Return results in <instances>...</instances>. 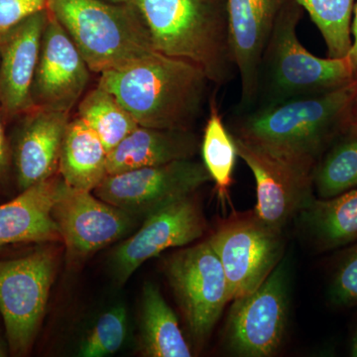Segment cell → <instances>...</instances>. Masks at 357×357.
I'll return each instance as SVG.
<instances>
[{
    "instance_id": "6da1fadb",
    "label": "cell",
    "mask_w": 357,
    "mask_h": 357,
    "mask_svg": "<svg viewBox=\"0 0 357 357\" xmlns=\"http://www.w3.org/2000/svg\"><path fill=\"white\" fill-rule=\"evenodd\" d=\"M357 79L321 95L236 114L230 133L311 176L317 162L352 119Z\"/></svg>"
},
{
    "instance_id": "7a4b0ae2",
    "label": "cell",
    "mask_w": 357,
    "mask_h": 357,
    "mask_svg": "<svg viewBox=\"0 0 357 357\" xmlns=\"http://www.w3.org/2000/svg\"><path fill=\"white\" fill-rule=\"evenodd\" d=\"M210 83L197 66L154 51L102 73L98 86L112 93L140 126L192 130Z\"/></svg>"
},
{
    "instance_id": "3957f363",
    "label": "cell",
    "mask_w": 357,
    "mask_h": 357,
    "mask_svg": "<svg viewBox=\"0 0 357 357\" xmlns=\"http://www.w3.org/2000/svg\"><path fill=\"white\" fill-rule=\"evenodd\" d=\"M155 50L192 63L211 83L234 79L227 0H133Z\"/></svg>"
},
{
    "instance_id": "277c9868",
    "label": "cell",
    "mask_w": 357,
    "mask_h": 357,
    "mask_svg": "<svg viewBox=\"0 0 357 357\" xmlns=\"http://www.w3.org/2000/svg\"><path fill=\"white\" fill-rule=\"evenodd\" d=\"M302 14L295 0L282 7L260 60L253 107L321 95L356 79L349 56L319 58L303 46L297 33Z\"/></svg>"
},
{
    "instance_id": "5b68a950",
    "label": "cell",
    "mask_w": 357,
    "mask_h": 357,
    "mask_svg": "<svg viewBox=\"0 0 357 357\" xmlns=\"http://www.w3.org/2000/svg\"><path fill=\"white\" fill-rule=\"evenodd\" d=\"M47 9L76 45L91 73L119 69L156 51L133 2L50 0Z\"/></svg>"
},
{
    "instance_id": "8992f818",
    "label": "cell",
    "mask_w": 357,
    "mask_h": 357,
    "mask_svg": "<svg viewBox=\"0 0 357 357\" xmlns=\"http://www.w3.org/2000/svg\"><path fill=\"white\" fill-rule=\"evenodd\" d=\"M208 241L225 270L230 303L259 287L283 257L282 229L255 210L222 220Z\"/></svg>"
},
{
    "instance_id": "52a82bcc",
    "label": "cell",
    "mask_w": 357,
    "mask_h": 357,
    "mask_svg": "<svg viewBox=\"0 0 357 357\" xmlns=\"http://www.w3.org/2000/svg\"><path fill=\"white\" fill-rule=\"evenodd\" d=\"M56 270L55 252L37 249L0 261V314L11 354H29L43 321Z\"/></svg>"
},
{
    "instance_id": "ba28073f",
    "label": "cell",
    "mask_w": 357,
    "mask_h": 357,
    "mask_svg": "<svg viewBox=\"0 0 357 357\" xmlns=\"http://www.w3.org/2000/svg\"><path fill=\"white\" fill-rule=\"evenodd\" d=\"M164 268L192 340L204 344L230 303L220 258L206 239L169 256Z\"/></svg>"
},
{
    "instance_id": "9c48e42d",
    "label": "cell",
    "mask_w": 357,
    "mask_h": 357,
    "mask_svg": "<svg viewBox=\"0 0 357 357\" xmlns=\"http://www.w3.org/2000/svg\"><path fill=\"white\" fill-rule=\"evenodd\" d=\"M288 294V267L284 259L259 287L232 302L225 328V342L232 354L243 357L276 354L287 326Z\"/></svg>"
},
{
    "instance_id": "30bf717a",
    "label": "cell",
    "mask_w": 357,
    "mask_h": 357,
    "mask_svg": "<svg viewBox=\"0 0 357 357\" xmlns=\"http://www.w3.org/2000/svg\"><path fill=\"white\" fill-rule=\"evenodd\" d=\"M210 182L203 162L192 158L107 175L93 192L134 217L145 218Z\"/></svg>"
},
{
    "instance_id": "8fae6325",
    "label": "cell",
    "mask_w": 357,
    "mask_h": 357,
    "mask_svg": "<svg viewBox=\"0 0 357 357\" xmlns=\"http://www.w3.org/2000/svg\"><path fill=\"white\" fill-rule=\"evenodd\" d=\"M52 217L65 244L68 262L75 265L121 241L137 225V218L128 211L65 182L52 208Z\"/></svg>"
},
{
    "instance_id": "7c38bea8",
    "label": "cell",
    "mask_w": 357,
    "mask_h": 357,
    "mask_svg": "<svg viewBox=\"0 0 357 357\" xmlns=\"http://www.w3.org/2000/svg\"><path fill=\"white\" fill-rule=\"evenodd\" d=\"M208 229L194 195L150 213L135 234L124 239L109 257L112 276L123 285L143 264L170 248L198 241Z\"/></svg>"
},
{
    "instance_id": "4fadbf2b",
    "label": "cell",
    "mask_w": 357,
    "mask_h": 357,
    "mask_svg": "<svg viewBox=\"0 0 357 357\" xmlns=\"http://www.w3.org/2000/svg\"><path fill=\"white\" fill-rule=\"evenodd\" d=\"M89 73L76 45L49 13L32 84L35 107L70 112L84 95Z\"/></svg>"
},
{
    "instance_id": "5bb4252c",
    "label": "cell",
    "mask_w": 357,
    "mask_h": 357,
    "mask_svg": "<svg viewBox=\"0 0 357 357\" xmlns=\"http://www.w3.org/2000/svg\"><path fill=\"white\" fill-rule=\"evenodd\" d=\"M232 137L237 156L255 177L257 195L255 213L264 222L283 229L314 199L312 178L246 141Z\"/></svg>"
},
{
    "instance_id": "9a60e30c",
    "label": "cell",
    "mask_w": 357,
    "mask_h": 357,
    "mask_svg": "<svg viewBox=\"0 0 357 357\" xmlns=\"http://www.w3.org/2000/svg\"><path fill=\"white\" fill-rule=\"evenodd\" d=\"M286 1L227 0L230 49L241 84L236 114L255 107L260 60Z\"/></svg>"
},
{
    "instance_id": "2e32d148",
    "label": "cell",
    "mask_w": 357,
    "mask_h": 357,
    "mask_svg": "<svg viewBox=\"0 0 357 357\" xmlns=\"http://www.w3.org/2000/svg\"><path fill=\"white\" fill-rule=\"evenodd\" d=\"M48 18L45 9L0 35V109L7 119L35 107L32 84Z\"/></svg>"
},
{
    "instance_id": "e0dca14e",
    "label": "cell",
    "mask_w": 357,
    "mask_h": 357,
    "mask_svg": "<svg viewBox=\"0 0 357 357\" xmlns=\"http://www.w3.org/2000/svg\"><path fill=\"white\" fill-rule=\"evenodd\" d=\"M23 115L13 151L21 191L57 175L61 148L70 121V112L41 107Z\"/></svg>"
},
{
    "instance_id": "ac0fdd59",
    "label": "cell",
    "mask_w": 357,
    "mask_h": 357,
    "mask_svg": "<svg viewBox=\"0 0 357 357\" xmlns=\"http://www.w3.org/2000/svg\"><path fill=\"white\" fill-rule=\"evenodd\" d=\"M64 185L57 175L21 191L0 206V248L24 243L62 241L52 208Z\"/></svg>"
},
{
    "instance_id": "d6986e66",
    "label": "cell",
    "mask_w": 357,
    "mask_h": 357,
    "mask_svg": "<svg viewBox=\"0 0 357 357\" xmlns=\"http://www.w3.org/2000/svg\"><path fill=\"white\" fill-rule=\"evenodd\" d=\"M199 148L201 142L192 130L139 126L109 152L107 174L114 175L177 160L192 159Z\"/></svg>"
},
{
    "instance_id": "ffe728a7",
    "label": "cell",
    "mask_w": 357,
    "mask_h": 357,
    "mask_svg": "<svg viewBox=\"0 0 357 357\" xmlns=\"http://www.w3.org/2000/svg\"><path fill=\"white\" fill-rule=\"evenodd\" d=\"M107 156L109 152L100 137L77 116L68 124L58 173L69 187L93 192L109 175Z\"/></svg>"
},
{
    "instance_id": "44dd1931",
    "label": "cell",
    "mask_w": 357,
    "mask_h": 357,
    "mask_svg": "<svg viewBox=\"0 0 357 357\" xmlns=\"http://www.w3.org/2000/svg\"><path fill=\"white\" fill-rule=\"evenodd\" d=\"M301 227L321 250L357 241V188L331 199H312L299 213Z\"/></svg>"
},
{
    "instance_id": "7402d4cb",
    "label": "cell",
    "mask_w": 357,
    "mask_h": 357,
    "mask_svg": "<svg viewBox=\"0 0 357 357\" xmlns=\"http://www.w3.org/2000/svg\"><path fill=\"white\" fill-rule=\"evenodd\" d=\"M139 349L141 354L146 357L192 356L177 316L153 283H146L143 287Z\"/></svg>"
},
{
    "instance_id": "603a6c76",
    "label": "cell",
    "mask_w": 357,
    "mask_h": 357,
    "mask_svg": "<svg viewBox=\"0 0 357 357\" xmlns=\"http://www.w3.org/2000/svg\"><path fill=\"white\" fill-rule=\"evenodd\" d=\"M312 185L323 199L356 189L357 122L354 116L317 162Z\"/></svg>"
},
{
    "instance_id": "cb8c5ba5",
    "label": "cell",
    "mask_w": 357,
    "mask_h": 357,
    "mask_svg": "<svg viewBox=\"0 0 357 357\" xmlns=\"http://www.w3.org/2000/svg\"><path fill=\"white\" fill-rule=\"evenodd\" d=\"M203 164L215 183L220 201L229 199L237 151L234 137L225 126L215 96L208 100V117L201 142Z\"/></svg>"
},
{
    "instance_id": "d4e9b609",
    "label": "cell",
    "mask_w": 357,
    "mask_h": 357,
    "mask_svg": "<svg viewBox=\"0 0 357 357\" xmlns=\"http://www.w3.org/2000/svg\"><path fill=\"white\" fill-rule=\"evenodd\" d=\"M77 117L95 131L107 152L139 126L112 93L98 86L79 100Z\"/></svg>"
},
{
    "instance_id": "484cf974",
    "label": "cell",
    "mask_w": 357,
    "mask_h": 357,
    "mask_svg": "<svg viewBox=\"0 0 357 357\" xmlns=\"http://www.w3.org/2000/svg\"><path fill=\"white\" fill-rule=\"evenodd\" d=\"M318 28L328 57H347L351 49L354 0H295Z\"/></svg>"
},
{
    "instance_id": "4316f807",
    "label": "cell",
    "mask_w": 357,
    "mask_h": 357,
    "mask_svg": "<svg viewBox=\"0 0 357 357\" xmlns=\"http://www.w3.org/2000/svg\"><path fill=\"white\" fill-rule=\"evenodd\" d=\"M128 335V312L116 306L105 312L84 338L79 356L103 357L114 354L121 349Z\"/></svg>"
},
{
    "instance_id": "83f0119b",
    "label": "cell",
    "mask_w": 357,
    "mask_h": 357,
    "mask_svg": "<svg viewBox=\"0 0 357 357\" xmlns=\"http://www.w3.org/2000/svg\"><path fill=\"white\" fill-rule=\"evenodd\" d=\"M331 298L340 306H357V244L345 255L333 274Z\"/></svg>"
},
{
    "instance_id": "f1b7e54d",
    "label": "cell",
    "mask_w": 357,
    "mask_h": 357,
    "mask_svg": "<svg viewBox=\"0 0 357 357\" xmlns=\"http://www.w3.org/2000/svg\"><path fill=\"white\" fill-rule=\"evenodd\" d=\"M50 0H0V35L33 14L48 8Z\"/></svg>"
},
{
    "instance_id": "f546056e",
    "label": "cell",
    "mask_w": 357,
    "mask_h": 357,
    "mask_svg": "<svg viewBox=\"0 0 357 357\" xmlns=\"http://www.w3.org/2000/svg\"><path fill=\"white\" fill-rule=\"evenodd\" d=\"M11 166V153L7 142L6 133H4L3 123H2V112L0 109V184L3 183L8 176Z\"/></svg>"
},
{
    "instance_id": "4dcf8cb0",
    "label": "cell",
    "mask_w": 357,
    "mask_h": 357,
    "mask_svg": "<svg viewBox=\"0 0 357 357\" xmlns=\"http://www.w3.org/2000/svg\"><path fill=\"white\" fill-rule=\"evenodd\" d=\"M351 36L352 45L351 51H349V58L351 60L354 77L357 79V2L356 6H354V15H352Z\"/></svg>"
},
{
    "instance_id": "1f68e13d",
    "label": "cell",
    "mask_w": 357,
    "mask_h": 357,
    "mask_svg": "<svg viewBox=\"0 0 357 357\" xmlns=\"http://www.w3.org/2000/svg\"><path fill=\"white\" fill-rule=\"evenodd\" d=\"M351 356L357 357V331L351 342Z\"/></svg>"
},
{
    "instance_id": "d6a6232c",
    "label": "cell",
    "mask_w": 357,
    "mask_h": 357,
    "mask_svg": "<svg viewBox=\"0 0 357 357\" xmlns=\"http://www.w3.org/2000/svg\"><path fill=\"white\" fill-rule=\"evenodd\" d=\"M7 349L6 344H4L3 340L0 337V357H3L7 356Z\"/></svg>"
},
{
    "instance_id": "836d02e7",
    "label": "cell",
    "mask_w": 357,
    "mask_h": 357,
    "mask_svg": "<svg viewBox=\"0 0 357 357\" xmlns=\"http://www.w3.org/2000/svg\"><path fill=\"white\" fill-rule=\"evenodd\" d=\"M352 116H354V121L357 122V91L356 98H354V105H352Z\"/></svg>"
},
{
    "instance_id": "e575fe53",
    "label": "cell",
    "mask_w": 357,
    "mask_h": 357,
    "mask_svg": "<svg viewBox=\"0 0 357 357\" xmlns=\"http://www.w3.org/2000/svg\"><path fill=\"white\" fill-rule=\"evenodd\" d=\"M105 1L112 2V3H131L133 0H105Z\"/></svg>"
}]
</instances>
